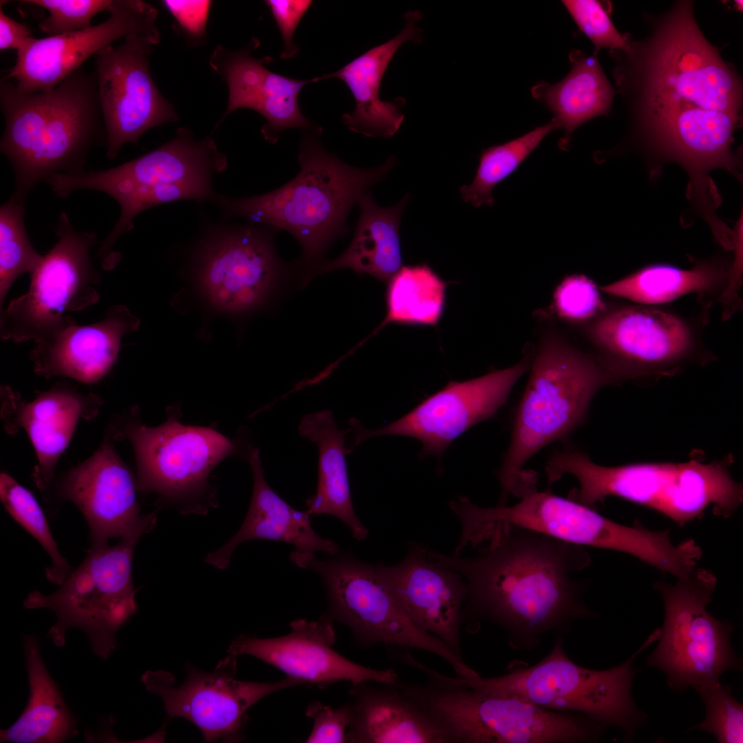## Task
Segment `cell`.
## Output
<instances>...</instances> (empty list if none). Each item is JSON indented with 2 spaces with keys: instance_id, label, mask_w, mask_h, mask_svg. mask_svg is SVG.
I'll return each mask as SVG.
<instances>
[{
  "instance_id": "c3c4849f",
  "label": "cell",
  "mask_w": 743,
  "mask_h": 743,
  "mask_svg": "<svg viewBox=\"0 0 743 743\" xmlns=\"http://www.w3.org/2000/svg\"><path fill=\"white\" fill-rule=\"evenodd\" d=\"M735 8H738L739 10H742V1H735Z\"/></svg>"
},
{
  "instance_id": "603a6c76",
  "label": "cell",
  "mask_w": 743,
  "mask_h": 743,
  "mask_svg": "<svg viewBox=\"0 0 743 743\" xmlns=\"http://www.w3.org/2000/svg\"><path fill=\"white\" fill-rule=\"evenodd\" d=\"M332 623L327 614L318 621L297 619L291 622V631L286 635L268 638L241 635L230 643L228 652L235 656H254L305 685L324 688L341 681L396 684L399 680L391 669L365 667L335 651Z\"/></svg>"
},
{
  "instance_id": "4dcf8cb0",
  "label": "cell",
  "mask_w": 743,
  "mask_h": 743,
  "mask_svg": "<svg viewBox=\"0 0 743 743\" xmlns=\"http://www.w3.org/2000/svg\"><path fill=\"white\" fill-rule=\"evenodd\" d=\"M351 431L338 429L333 413L326 409L303 416L299 425L301 436L314 442L319 449L318 482L316 493L305 501L309 515H333L346 524L356 539L368 536V529L356 515L350 493L345 455V437Z\"/></svg>"
},
{
  "instance_id": "ac0fdd59",
  "label": "cell",
  "mask_w": 743,
  "mask_h": 743,
  "mask_svg": "<svg viewBox=\"0 0 743 743\" xmlns=\"http://www.w3.org/2000/svg\"><path fill=\"white\" fill-rule=\"evenodd\" d=\"M153 45L148 37L133 33L118 47L109 45L94 55L109 159L115 158L124 144L136 143L149 129L178 120L151 75Z\"/></svg>"
},
{
  "instance_id": "60d3db41",
  "label": "cell",
  "mask_w": 743,
  "mask_h": 743,
  "mask_svg": "<svg viewBox=\"0 0 743 743\" xmlns=\"http://www.w3.org/2000/svg\"><path fill=\"white\" fill-rule=\"evenodd\" d=\"M561 2L579 29L594 44V54L604 48L610 50H627L629 36L618 31L601 1L563 0Z\"/></svg>"
},
{
  "instance_id": "7c38bea8",
  "label": "cell",
  "mask_w": 743,
  "mask_h": 743,
  "mask_svg": "<svg viewBox=\"0 0 743 743\" xmlns=\"http://www.w3.org/2000/svg\"><path fill=\"white\" fill-rule=\"evenodd\" d=\"M58 241L30 272L28 291L1 309L0 335L19 343L40 342L60 330L76 323L67 313L98 302L100 277L89 250L95 233L77 232L65 212L58 217Z\"/></svg>"
},
{
  "instance_id": "e575fe53",
  "label": "cell",
  "mask_w": 743,
  "mask_h": 743,
  "mask_svg": "<svg viewBox=\"0 0 743 743\" xmlns=\"http://www.w3.org/2000/svg\"><path fill=\"white\" fill-rule=\"evenodd\" d=\"M446 283L426 263L402 266L389 280L386 315L374 334L389 323L436 325L444 312Z\"/></svg>"
},
{
  "instance_id": "7bdbcfd3",
  "label": "cell",
  "mask_w": 743,
  "mask_h": 743,
  "mask_svg": "<svg viewBox=\"0 0 743 743\" xmlns=\"http://www.w3.org/2000/svg\"><path fill=\"white\" fill-rule=\"evenodd\" d=\"M557 314L573 323H588L601 313L603 303L596 285L583 274L565 277L553 297Z\"/></svg>"
},
{
  "instance_id": "9c48e42d",
  "label": "cell",
  "mask_w": 743,
  "mask_h": 743,
  "mask_svg": "<svg viewBox=\"0 0 743 743\" xmlns=\"http://www.w3.org/2000/svg\"><path fill=\"white\" fill-rule=\"evenodd\" d=\"M660 634V629H656L627 660L607 669L577 664L567 655L562 638L558 636L550 653L534 665L514 668L496 677L460 679L486 693L515 698L549 710L582 714L632 735L646 718L632 697L636 673L632 662L658 640Z\"/></svg>"
},
{
  "instance_id": "1f68e13d",
  "label": "cell",
  "mask_w": 743,
  "mask_h": 743,
  "mask_svg": "<svg viewBox=\"0 0 743 743\" xmlns=\"http://www.w3.org/2000/svg\"><path fill=\"white\" fill-rule=\"evenodd\" d=\"M569 59L572 67L562 80L553 85L540 81L531 89L533 98L554 114L558 129H563L559 143L563 150L568 149L579 127L610 111L615 95L596 54L573 50Z\"/></svg>"
},
{
  "instance_id": "ba28073f",
  "label": "cell",
  "mask_w": 743,
  "mask_h": 743,
  "mask_svg": "<svg viewBox=\"0 0 743 743\" xmlns=\"http://www.w3.org/2000/svg\"><path fill=\"white\" fill-rule=\"evenodd\" d=\"M412 666L424 674L427 682L399 680L396 686L440 726L450 743L592 742L605 728L582 714L476 690L458 676L442 674L417 660Z\"/></svg>"
},
{
  "instance_id": "8992f818",
  "label": "cell",
  "mask_w": 743,
  "mask_h": 743,
  "mask_svg": "<svg viewBox=\"0 0 743 743\" xmlns=\"http://www.w3.org/2000/svg\"><path fill=\"white\" fill-rule=\"evenodd\" d=\"M546 473L549 483L572 475L579 487L568 497L587 506L615 496L655 510L679 525L700 517L710 506L716 515L729 517L742 502V485L720 462L604 466L584 452L567 448L551 455Z\"/></svg>"
},
{
  "instance_id": "ab89813d",
  "label": "cell",
  "mask_w": 743,
  "mask_h": 743,
  "mask_svg": "<svg viewBox=\"0 0 743 743\" xmlns=\"http://www.w3.org/2000/svg\"><path fill=\"white\" fill-rule=\"evenodd\" d=\"M706 709L702 722L691 728L713 735L720 743L743 742V706L731 688L718 682L695 689Z\"/></svg>"
},
{
  "instance_id": "bcb514c9",
  "label": "cell",
  "mask_w": 743,
  "mask_h": 743,
  "mask_svg": "<svg viewBox=\"0 0 743 743\" xmlns=\"http://www.w3.org/2000/svg\"><path fill=\"white\" fill-rule=\"evenodd\" d=\"M162 2L189 37L197 40L204 36L211 1L167 0Z\"/></svg>"
},
{
  "instance_id": "2e32d148",
  "label": "cell",
  "mask_w": 743,
  "mask_h": 743,
  "mask_svg": "<svg viewBox=\"0 0 743 743\" xmlns=\"http://www.w3.org/2000/svg\"><path fill=\"white\" fill-rule=\"evenodd\" d=\"M531 361V357L526 356L506 369L467 380H451L402 418L379 429L363 428L356 419L351 418L354 441L349 449L352 451L371 438L402 435L420 440L422 455L441 457L461 434L497 413Z\"/></svg>"
},
{
  "instance_id": "d6986e66",
  "label": "cell",
  "mask_w": 743,
  "mask_h": 743,
  "mask_svg": "<svg viewBox=\"0 0 743 743\" xmlns=\"http://www.w3.org/2000/svg\"><path fill=\"white\" fill-rule=\"evenodd\" d=\"M123 433L134 448L138 490L180 497L200 490L213 468L235 451L230 440L174 418L149 427L127 422Z\"/></svg>"
},
{
  "instance_id": "ffe728a7",
  "label": "cell",
  "mask_w": 743,
  "mask_h": 743,
  "mask_svg": "<svg viewBox=\"0 0 743 743\" xmlns=\"http://www.w3.org/2000/svg\"><path fill=\"white\" fill-rule=\"evenodd\" d=\"M109 18L89 28L61 35L34 38L17 52L15 65L3 78H14L24 92L45 91L56 87L91 55L131 34L160 41L157 9L140 0H112Z\"/></svg>"
},
{
  "instance_id": "ee69618b",
  "label": "cell",
  "mask_w": 743,
  "mask_h": 743,
  "mask_svg": "<svg viewBox=\"0 0 743 743\" xmlns=\"http://www.w3.org/2000/svg\"><path fill=\"white\" fill-rule=\"evenodd\" d=\"M305 715L313 720V726L305 742H346V733L351 716L350 702L332 709L314 701L308 706Z\"/></svg>"
},
{
  "instance_id": "e0dca14e",
  "label": "cell",
  "mask_w": 743,
  "mask_h": 743,
  "mask_svg": "<svg viewBox=\"0 0 743 743\" xmlns=\"http://www.w3.org/2000/svg\"><path fill=\"white\" fill-rule=\"evenodd\" d=\"M236 658L229 654L213 672L188 664L187 678L178 687L172 674L165 671H146L141 681L149 692L162 698L170 718L189 720L205 742H237L244 738L250 707L274 692L305 684L289 676L266 682L237 680Z\"/></svg>"
},
{
  "instance_id": "cb8c5ba5",
  "label": "cell",
  "mask_w": 743,
  "mask_h": 743,
  "mask_svg": "<svg viewBox=\"0 0 743 743\" xmlns=\"http://www.w3.org/2000/svg\"><path fill=\"white\" fill-rule=\"evenodd\" d=\"M376 574L409 620L462 656L460 630L468 588L457 572L433 563L427 548L409 547L394 566L374 565Z\"/></svg>"
},
{
  "instance_id": "d4e9b609",
  "label": "cell",
  "mask_w": 743,
  "mask_h": 743,
  "mask_svg": "<svg viewBox=\"0 0 743 743\" xmlns=\"http://www.w3.org/2000/svg\"><path fill=\"white\" fill-rule=\"evenodd\" d=\"M257 43L235 50L218 45L210 57V66L228 88L226 110L217 127L233 111L248 108L266 119L261 133L271 144L277 142L282 131L290 127L307 128L320 134L322 129L303 115L298 100L301 89L316 82V78L293 79L269 70L265 64L270 57L259 59L250 55Z\"/></svg>"
},
{
  "instance_id": "f546056e",
  "label": "cell",
  "mask_w": 743,
  "mask_h": 743,
  "mask_svg": "<svg viewBox=\"0 0 743 743\" xmlns=\"http://www.w3.org/2000/svg\"><path fill=\"white\" fill-rule=\"evenodd\" d=\"M350 743H450L440 726L396 684L350 683Z\"/></svg>"
},
{
  "instance_id": "5bb4252c",
  "label": "cell",
  "mask_w": 743,
  "mask_h": 743,
  "mask_svg": "<svg viewBox=\"0 0 743 743\" xmlns=\"http://www.w3.org/2000/svg\"><path fill=\"white\" fill-rule=\"evenodd\" d=\"M517 496L520 499L512 506H478L475 524L491 533L517 526L583 547L623 552L658 569L671 558L674 546L668 530L652 531L637 520L632 526L618 524L569 497L539 491L535 483L522 487Z\"/></svg>"
},
{
  "instance_id": "6da1fadb",
  "label": "cell",
  "mask_w": 743,
  "mask_h": 743,
  "mask_svg": "<svg viewBox=\"0 0 743 743\" xmlns=\"http://www.w3.org/2000/svg\"><path fill=\"white\" fill-rule=\"evenodd\" d=\"M693 3L680 1L649 36L610 50L613 75L651 145L678 162L699 166L731 149L742 105L740 78L702 34Z\"/></svg>"
},
{
  "instance_id": "484cf974",
  "label": "cell",
  "mask_w": 743,
  "mask_h": 743,
  "mask_svg": "<svg viewBox=\"0 0 743 743\" xmlns=\"http://www.w3.org/2000/svg\"><path fill=\"white\" fill-rule=\"evenodd\" d=\"M1 415L8 432L20 428L28 433L35 449L37 464L33 480L45 491L51 484L57 462L67 447L80 418H94L102 404L96 394H81L67 383L38 392L26 402L8 386L1 387Z\"/></svg>"
},
{
  "instance_id": "f1b7e54d",
  "label": "cell",
  "mask_w": 743,
  "mask_h": 743,
  "mask_svg": "<svg viewBox=\"0 0 743 743\" xmlns=\"http://www.w3.org/2000/svg\"><path fill=\"white\" fill-rule=\"evenodd\" d=\"M405 25L394 38L356 57L338 71L316 77V82L337 78L349 87L355 100V109L345 113L343 123L348 129L367 137L388 138L396 134L405 118L401 109L406 105L402 97L383 101L379 92L383 77L395 54L406 42L420 43L422 30L416 23L422 18L420 10L404 15Z\"/></svg>"
},
{
  "instance_id": "f6af8a7d",
  "label": "cell",
  "mask_w": 743,
  "mask_h": 743,
  "mask_svg": "<svg viewBox=\"0 0 743 743\" xmlns=\"http://www.w3.org/2000/svg\"><path fill=\"white\" fill-rule=\"evenodd\" d=\"M270 9L281 34L284 49L280 55L283 60L294 57L298 47L293 43L294 32L304 14L312 4L311 0H268Z\"/></svg>"
},
{
  "instance_id": "3957f363",
  "label": "cell",
  "mask_w": 743,
  "mask_h": 743,
  "mask_svg": "<svg viewBox=\"0 0 743 743\" xmlns=\"http://www.w3.org/2000/svg\"><path fill=\"white\" fill-rule=\"evenodd\" d=\"M0 109L5 120L0 151L14 172L11 197L22 202L56 173L85 171L91 149L106 144L96 76L81 67L45 91H21L1 78Z\"/></svg>"
},
{
  "instance_id": "836d02e7",
  "label": "cell",
  "mask_w": 743,
  "mask_h": 743,
  "mask_svg": "<svg viewBox=\"0 0 743 743\" xmlns=\"http://www.w3.org/2000/svg\"><path fill=\"white\" fill-rule=\"evenodd\" d=\"M23 647L30 696L16 722L1 730V742L57 743L76 736L78 720L45 667L38 637L24 635Z\"/></svg>"
},
{
  "instance_id": "f35d334b",
  "label": "cell",
  "mask_w": 743,
  "mask_h": 743,
  "mask_svg": "<svg viewBox=\"0 0 743 743\" xmlns=\"http://www.w3.org/2000/svg\"><path fill=\"white\" fill-rule=\"evenodd\" d=\"M24 202L11 197L0 207V305L21 275L31 272L41 255L32 245L25 226Z\"/></svg>"
},
{
  "instance_id": "52a82bcc",
  "label": "cell",
  "mask_w": 743,
  "mask_h": 743,
  "mask_svg": "<svg viewBox=\"0 0 743 743\" xmlns=\"http://www.w3.org/2000/svg\"><path fill=\"white\" fill-rule=\"evenodd\" d=\"M226 166V155L211 137L196 140L191 130L180 127L169 142L116 167L74 175L56 173L46 182L58 197L91 189L109 195L119 204V219L96 253L101 265L110 268L120 257L114 251L116 242L133 228L139 213L184 200L212 202L216 194L212 177Z\"/></svg>"
},
{
  "instance_id": "b9f144b4",
  "label": "cell",
  "mask_w": 743,
  "mask_h": 743,
  "mask_svg": "<svg viewBox=\"0 0 743 743\" xmlns=\"http://www.w3.org/2000/svg\"><path fill=\"white\" fill-rule=\"evenodd\" d=\"M112 0H25L20 3L33 4L47 10L50 14L39 23L47 36L81 30L91 26L92 18L107 10Z\"/></svg>"
},
{
  "instance_id": "7402d4cb",
  "label": "cell",
  "mask_w": 743,
  "mask_h": 743,
  "mask_svg": "<svg viewBox=\"0 0 743 743\" xmlns=\"http://www.w3.org/2000/svg\"><path fill=\"white\" fill-rule=\"evenodd\" d=\"M137 489V480L106 436L90 457L63 475L58 493L83 515L91 546H100L152 530L156 516L140 515Z\"/></svg>"
},
{
  "instance_id": "4fadbf2b",
  "label": "cell",
  "mask_w": 743,
  "mask_h": 743,
  "mask_svg": "<svg viewBox=\"0 0 743 743\" xmlns=\"http://www.w3.org/2000/svg\"><path fill=\"white\" fill-rule=\"evenodd\" d=\"M307 568L321 577L329 603L327 614L347 625L360 645L424 650L442 658L458 676L477 675L462 656L409 620L378 578L374 565L347 554L325 559L315 556Z\"/></svg>"
},
{
  "instance_id": "9a60e30c",
  "label": "cell",
  "mask_w": 743,
  "mask_h": 743,
  "mask_svg": "<svg viewBox=\"0 0 743 743\" xmlns=\"http://www.w3.org/2000/svg\"><path fill=\"white\" fill-rule=\"evenodd\" d=\"M277 230L248 222L209 230L194 253L192 269L213 308L241 314L268 301L284 272L274 246Z\"/></svg>"
},
{
  "instance_id": "83f0119b",
  "label": "cell",
  "mask_w": 743,
  "mask_h": 743,
  "mask_svg": "<svg viewBox=\"0 0 743 743\" xmlns=\"http://www.w3.org/2000/svg\"><path fill=\"white\" fill-rule=\"evenodd\" d=\"M249 461L253 475V490L245 520L235 535L221 548L209 553L206 561L217 568L225 569L235 548L255 539L292 544L295 550L290 553V559L301 568H307L317 552L336 555L339 552L338 546L316 533L311 525V515L305 510L300 511L292 507L268 485L257 448L250 451Z\"/></svg>"
},
{
  "instance_id": "8fae6325",
  "label": "cell",
  "mask_w": 743,
  "mask_h": 743,
  "mask_svg": "<svg viewBox=\"0 0 743 743\" xmlns=\"http://www.w3.org/2000/svg\"><path fill=\"white\" fill-rule=\"evenodd\" d=\"M716 584L709 570L698 568L674 585L653 584L663 598L665 619L647 662L665 674L673 690L715 685L725 671L742 668L731 645L732 626L707 610Z\"/></svg>"
},
{
  "instance_id": "d6a6232c",
  "label": "cell",
  "mask_w": 743,
  "mask_h": 743,
  "mask_svg": "<svg viewBox=\"0 0 743 743\" xmlns=\"http://www.w3.org/2000/svg\"><path fill=\"white\" fill-rule=\"evenodd\" d=\"M409 196L396 204L382 207L370 193L358 201L360 214L352 240L336 259L321 265L319 272L347 268L358 274L389 281L402 267L400 224Z\"/></svg>"
},
{
  "instance_id": "8d00e7d4",
  "label": "cell",
  "mask_w": 743,
  "mask_h": 743,
  "mask_svg": "<svg viewBox=\"0 0 743 743\" xmlns=\"http://www.w3.org/2000/svg\"><path fill=\"white\" fill-rule=\"evenodd\" d=\"M558 129L554 120L505 143L491 146L481 152L473 182L463 185L460 192L466 202L474 207L493 206L492 191L510 176L551 131Z\"/></svg>"
},
{
  "instance_id": "277c9868",
  "label": "cell",
  "mask_w": 743,
  "mask_h": 743,
  "mask_svg": "<svg viewBox=\"0 0 743 743\" xmlns=\"http://www.w3.org/2000/svg\"><path fill=\"white\" fill-rule=\"evenodd\" d=\"M301 170L280 188L248 197L217 194L215 203L228 217L289 232L299 242L304 265L315 267L327 248L347 235L348 214L396 164L391 157L372 169L351 166L328 152L312 134L302 137Z\"/></svg>"
},
{
  "instance_id": "44dd1931",
  "label": "cell",
  "mask_w": 743,
  "mask_h": 743,
  "mask_svg": "<svg viewBox=\"0 0 743 743\" xmlns=\"http://www.w3.org/2000/svg\"><path fill=\"white\" fill-rule=\"evenodd\" d=\"M586 324L585 334L601 352L599 360L618 379L670 367L693 348L686 323L652 308H615Z\"/></svg>"
},
{
  "instance_id": "4316f807",
  "label": "cell",
  "mask_w": 743,
  "mask_h": 743,
  "mask_svg": "<svg viewBox=\"0 0 743 743\" xmlns=\"http://www.w3.org/2000/svg\"><path fill=\"white\" fill-rule=\"evenodd\" d=\"M140 323L125 305L111 307L97 323H74L35 343L30 352L34 369L45 378L63 376L96 383L114 367L123 336L137 330Z\"/></svg>"
},
{
  "instance_id": "d590c367",
  "label": "cell",
  "mask_w": 743,
  "mask_h": 743,
  "mask_svg": "<svg viewBox=\"0 0 743 743\" xmlns=\"http://www.w3.org/2000/svg\"><path fill=\"white\" fill-rule=\"evenodd\" d=\"M719 276L714 268L707 266L684 270L670 265L656 264L643 268L601 289L609 294L641 304H660L689 293L706 292L716 284Z\"/></svg>"
},
{
  "instance_id": "7dc6e473",
  "label": "cell",
  "mask_w": 743,
  "mask_h": 743,
  "mask_svg": "<svg viewBox=\"0 0 743 743\" xmlns=\"http://www.w3.org/2000/svg\"><path fill=\"white\" fill-rule=\"evenodd\" d=\"M34 37L32 30L24 23L17 22L8 16L0 7V50L14 49L17 51L30 44Z\"/></svg>"
},
{
  "instance_id": "5b68a950",
  "label": "cell",
  "mask_w": 743,
  "mask_h": 743,
  "mask_svg": "<svg viewBox=\"0 0 743 743\" xmlns=\"http://www.w3.org/2000/svg\"><path fill=\"white\" fill-rule=\"evenodd\" d=\"M616 380L599 359L561 335H544L532 358L497 473L502 488L498 504H506L528 474L523 469L526 463L543 447L568 438L585 422L597 391Z\"/></svg>"
},
{
  "instance_id": "30bf717a",
  "label": "cell",
  "mask_w": 743,
  "mask_h": 743,
  "mask_svg": "<svg viewBox=\"0 0 743 743\" xmlns=\"http://www.w3.org/2000/svg\"><path fill=\"white\" fill-rule=\"evenodd\" d=\"M142 535L122 537L115 546H91L56 592L29 594L23 602L26 609L45 608L56 614L47 634L55 646L63 647L66 631L76 627L86 634L97 656L109 658L116 647V632L137 611L131 563Z\"/></svg>"
},
{
  "instance_id": "74e56055",
  "label": "cell",
  "mask_w": 743,
  "mask_h": 743,
  "mask_svg": "<svg viewBox=\"0 0 743 743\" xmlns=\"http://www.w3.org/2000/svg\"><path fill=\"white\" fill-rule=\"evenodd\" d=\"M0 497L11 517L31 534L51 559L46 569L47 579L61 585L72 572L61 554L51 533L47 519L34 495L5 472L0 475Z\"/></svg>"
},
{
  "instance_id": "7a4b0ae2",
  "label": "cell",
  "mask_w": 743,
  "mask_h": 743,
  "mask_svg": "<svg viewBox=\"0 0 743 743\" xmlns=\"http://www.w3.org/2000/svg\"><path fill=\"white\" fill-rule=\"evenodd\" d=\"M480 551L461 557L427 548L433 563L466 581L463 621H489L506 632L512 647L531 650L546 634L563 633L575 620L596 616L583 601L584 585L572 577L590 565L584 547L509 526Z\"/></svg>"
}]
</instances>
